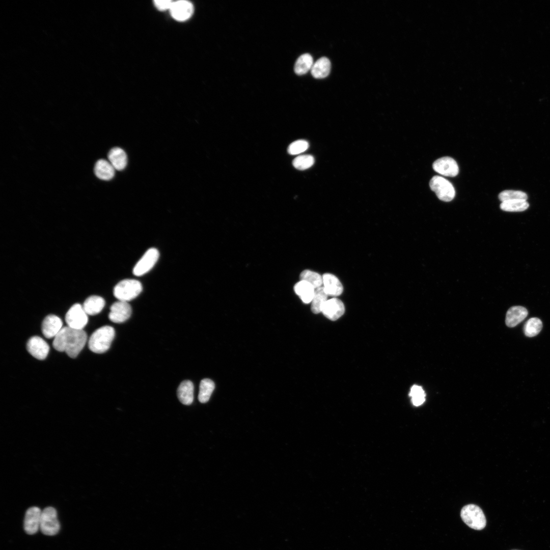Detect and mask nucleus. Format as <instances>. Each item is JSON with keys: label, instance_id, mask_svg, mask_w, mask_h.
I'll return each instance as SVG.
<instances>
[{"label": "nucleus", "instance_id": "0eeeda50", "mask_svg": "<svg viewBox=\"0 0 550 550\" xmlns=\"http://www.w3.org/2000/svg\"><path fill=\"white\" fill-rule=\"evenodd\" d=\"M65 320L68 327L75 329H83L88 321V315L82 305L75 304L67 312Z\"/></svg>", "mask_w": 550, "mask_h": 550}, {"label": "nucleus", "instance_id": "6ab92c4d", "mask_svg": "<svg viewBox=\"0 0 550 550\" xmlns=\"http://www.w3.org/2000/svg\"><path fill=\"white\" fill-rule=\"evenodd\" d=\"M115 169L112 164L106 160H98L94 167L95 175L100 179L109 180L115 175Z\"/></svg>", "mask_w": 550, "mask_h": 550}, {"label": "nucleus", "instance_id": "9b49d317", "mask_svg": "<svg viewBox=\"0 0 550 550\" xmlns=\"http://www.w3.org/2000/svg\"><path fill=\"white\" fill-rule=\"evenodd\" d=\"M433 170L441 175L449 177L456 176L459 172L456 161L450 157H443L436 160L432 164Z\"/></svg>", "mask_w": 550, "mask_h": 550}, {"label": "nucleus", "instance_id": "2f4dec72", "mask_svg": "<svg viewBox=\"0 0 550 550\" xmlns=\"http://www.w3.org/2000/svg\"><path fill=\"white\" fill-rule=\"evenodd\" d=\"M409 396L411 397L413 404L416 406L422 404L425 400V393L420 386L414 385L410 389Z\"/></svg>", "mask_w": 550, "mask_h": 550}, {"label": "nucleus", "instance_id": "b1692460", "mask_svg": "<svg viewBox=\"0 0 550 550\" xmlns=\"http://www.w3.org/2000/svg\"><path fill=\"white\" fill-rule=\"evenodd\" d=\"M313 64V59L311 54L307 53L302 54L298 57L295 63L294 72L298 75L305 74L311 70Z\"/></svg>", "mask_w": 550, "mask_h": 550}, {"label": "nucleus", "instance_id": "39448f33", "mask_svg": "<svg viewBox=\"0 0 550 550\" xmlns=\"http://www.w3.org/2000/svg\"><path fill=\"white\" fill-rule=\"evenodd\" d=\"M429 186L437 198L444 202L452 201L455 195V190L450 182L439 176H434L430 180Z\"/></svg>", "mask_w": 550, "mask_h": 550}, {"label": "nucleus", "instance_id": "1a4fd4ad", "mask_svg": "<svg viewBox=\"0 0 550 550\" xmlns=\"http://www.w3.org/2000/svg\"><path fill=\"white\" fill-rule=\"evenodd\" d=\"M131 312V306L127 302L118 300L112 305L108 318L114 323H122L130 317Z\"/></svg>", "mask_w": 550, "mask_h": 550}, {"label": "nucleus", "instance_id": "aec40b11", "mask_svg": "<svg viewBox=\"0 0 550 550\" xmlns=\"http://www.w3.org/2000/svg\"><path fill=\"white\" fill-rule=\"evenodd\" d=\"M194 384L190 380H184L181 382L177 389V396L179 401L186 405H190L194 400Z\"/></svg>", "mask_w": 550, "mask_h": 550}, {"label": "nucleus", "instance_id": "a878e982", "mask_svg": "<svg viewBox=\"0 0 550 550\" xmlns=\"http://www.w3.org/2000/svg\"><path fill=\"white\" fill-rule=\"evenodd\" d=\"M214 388V383L212 380L208 378L202 379L200 384L199 401L203 403L207 402L209 400Z\"/></svg>", "mask_w": 550, "mask_h": 550}, {"label": "nucleus", "instance_id": "f8f14e48", "mask_svg": "<svg viewBox=\"0 0 550 550\" xmlns=\"http://www.w3.org/2000/svg\"><path fill=\"white\" fill-rule=\"evenodd\" d=\"M42 511L36 506L29 508L25 514L23 527L29 535L35 534L40 529Z\"/></svg>", "mask_w": 550, "mask_h": 550}, {"label": "nucleus", "instance_id": "7ed1b4c3", "mask_svg": "<svg viewBox=\"0 0 550 550\" xmlns=\"http://www.w3.org/2000/svg\"><path fill=\"white\" fill-rule=\"evenodd\" d=\"M142 291L141 283L134 279H125L114 287V295L118 300L127 302L135 298Z\"/></svg>", "mask_w": 550, "mask_h": 550}, {"label": "nucleus", "instance_id": "473e14b6", "mask_svg": "<svg viewBox=\"0 0 550 550\" xmlns=\"http://www.w3.org/2000/svg\"><path fill=\"white\" fill-rule=\"evenodd\" d=\"M309 146L308 142L305 140H297L289 145L287 151L291 155L299 154L306 151Z\"/></svg>", "mask_w": 550, "mask_h": 550}, {"label": "nucleus", "instance_id": "72a5a7b5", "mask_svg": "<svg viewBox=\"0 0 550 550\" xmlns=\"http://www.w3.org/2000/svg\"><path fill=\"white\" fill-rule=\"evenodd\" d=\"M174 1L170 0H156L154 1L155 7L160 11L170 10Z\"/></svg>", "mask_w": 550, "mask_h": 550}, {"label": "nucleus", "instance_id": "c756f323", "mask_svg": "<svg viewBox=\"0 0 550 550\" xmlns=\"http://www.w3.org/2000/svg\"><path fill=\"white\" fill-rule=\"evenodd\" d=\"M498 197L501 202L508 201H527L528 199L526 193L513 190H504L499 194Z\"/></svg>", "mask_w": 550, "mask_h": 550}, {"label": "nucleus", "instance_id": "dca6fc26", "mask_svg": "<svg viewBox=\"0 0 550 550\" xmlns=\"http://www.w3.org/2000/svg\"><path fill=\"white\" fill-rule=\"evenodd\" d=\"M323 288L326 293L329 296L336 297L343 292V287L339 280L334 274L324 273L322 276Z\"/></svg>", "mask_w": 550, "mask_h": 550}, {"label": "nucleus", "instance_id": "4468645a", "mask_svg": "<svg viewBox=\"0 0 550 550\" xmlns=\"http://www.w3.org/2000/svg\"><path fill=\"white\" fill-rule=\"evenodd\" d=\"M170 11L172 16L175 19L184 21L192 15L194 7L191 3L186 1H174Z\"/></svg>", "mask_w": 550, "mask_h": 550}, {"label": "nucleus", "instance_id": "412c9836", "mask_svg": "<svg viewBox=\"0 0 550 550\" xmlns=\"http://www.w3.org/2000/svg\"><path fill=\"white\" fill-rule=\"evenodd\" d=\"M104 305L105 300L102 297L92 295L85 300L82 307L87 315H95L102 310Z\"/></svg>", "mask_w": 550, "mask_h": 550}, {"label": "nucleus", "instance_id": "4be33fe9", "mask_svg": "<svg viewBox=\"0 0 550 550\" xmlns=\"http://www.w3.org/2000/svg\"><path fill=\"white\" fill-rule=\"evenodd\" d=\"M331 64L326 57H321L314 64L311 70L312 76L315 78H323L327 76L331 71Z\"/></svg>", "mask_w": 550, "mask_h": 550}, {"label": "nucleus", "instance_id": "393cba45", "mask_svg": "<svg viewBox=\"0 0 550 550\" xmlns=\"http://www.w3.org/2000/svg\"><path fill=\"white\" fill-rule=\"evenodd\" d=\"M327 296L323 286L315 289L311 306V311L313 313L318 314L321 312L324 304L327 300Z\"/></svg>", "mask_w": 550, "mask_h": 550}, {"label": "nucleus", "instance_id": "423d86ee", "mask_svg": "<svg viewBox=\"0 0 550 550\" xmlns=\"http://www.w3.org/2000/svg\"><path fill=\"white\" fill-rule=\"evenodd\" d=\"M60 529V524L56 510L52 507L44 509L41 512L40 530L47 536L56 535Z\"/></svg>", "mask_w": 550, "mask_h": 550}, {"label": "nucleus", "instance_id": "20e7f679", "mask_svg": "<svg viewBox=\"0 0 550 550\" xmlns=\"http://www.w3.org/2000/svg\"><path fill=\"white\" fill-rule=\"evenodd\" d=\"M460 516L463 522L474 530H482L486 526L484 514L477 505L469 504L464 506L461 510Z\"/></svg>", "mask_w": 550, "mask_h": 550}, {"label": "nucleus", "instance_id": "bb28decb", "mask_svg": "<svg viewBox=\"0 0 550 550\" xmlns=\"http://www.w3.org/2000/svg\"><path fill=\"white\" fill-rule=\"evenodd\" d=\"M542 327V323L540 319L532 317L528 320L524 326L525 335L528 337H533L537 335Z\"/></svg>", "mask_w": 550, "mask_h": 550}, {"label": "nucleus", "instance_id": "5701e85b", "mask_svg": "<svg viewBox=\"0 0 550 550\" xmlns=\"http://www.w3.org/2000/svg\"><path fill=\"white\" fill-rule=\"evenodd\" d=\"M315 288L309 283L300 280L294 287V290L305 304L312 302L315 292Z\"/></svg>", "mask_w": 550, "mask_h": 550}, {"label": "nucleus", "instance_id": "c85d7f7f", "mask_svg": "<svg viewBox=\"0 0 550 550\" xmlns=\"http://www.w3.org/2000/svg\"><path fill=\"white\" fill-rule=\"evenodd\" d=\"M529 204L527 201H508L501 202L500 208L505 211H523L528 208Z\"/></svg>", "mask_w": 550, "mask_h": 550}, {"label": "nucleus", "instance_id": "cd10ccee", "mask_svg": "<svg viewBox=\"0 0 550 550\" xmlns=\"http://www.w3.org/2000/svg\"><path fill=\"white\" fill-rule=\"evenodd\" d=\"M300 280L306 281L311 284L315 289L321 287L323 284L322 276L317 272L306 269L300 274Z\"/></svg>", "mask_w": 550, "mask_h": 550}, {"label": "nucleus", "instance_id": "f3484780", "mask_svg": "<svg viewBox=\"0 0 550 550\" xmlns=\"http://www.w3.org/2000/svg\"><path fill=\"white\" fill-rule=\"evenodd\" d=\"M528 312L524 307L516 306L510 308L506 315L505 322L507 326L513 327L522 321L527 316Z\"/></svg>", "mask_w": 550, "mask_h": 550}, {"label": "nucleus", "instance_id": "2eb2a0df", "mask_svg": "<svg viewBox=\"0 0 550 550\" xmlns=\"http://www.w3.org/2000/svg\"><path fill=\"white\" fill-rule=\"evenodd\" d=\"M63 322L57 316L49 315L43 320L42 323V332L46 338H54L63 328Z\"/></svg>", "mask_w": 550, "mask_h": 550}, {"label": "nucleus", "instance_id": "6e6552de", "mask_svg": "<svg viewBox=\"0 0 550 550\" xmlns=\"http://www.w3.org/2000/svg\"><path fill=\"white\" fill-rule=\"evenodd\" d=\"M159 256L158 251L156 249H148L134 266L133 269V274L141 276L148 272L154 266Z\"/></svg>", "mask_w": 550, "mask_h": 550}, {"label": "nucleus", "instance_id": "a211bd4d", "mask_svg": "<svg viewBox=\"0 0 550 550\" xmlns=\"http://www.w3.org/2000/svg\"><path fill=\"white\" fill-rule=\"evenodd\" d=\"M107 157L109 162L116 170L121 171L127 165V155L125 151L119 147L112 148L109 151Z\"/></svg>", "mask_w": 550, "mask_h": 550}, {"label": "nucleus", "instance_id": "f03ea898", "mask_svg": "<svg viewBox=\"0 0 550 550\" xmlns=\"http://www.w3.org/2000/svg\"><path fill=\"white\" fill-rule=\"evenodd\" d=\"M115 336V329L108 325L102 326L94 331L88 341V346L92 352L102 353L110 347Z\"/></svg>", "mask_w": 550, "mask_h": 550}, {"label": "nucleus", "instance_id": "f257e3e1", "mask_svg": "<svg viewBox=\"0 0 550 550\" xmlns=\"http://www.w3.org/2000/svg\"><path fill=\"white\" fill-rule=\"evenodd\" d=\"M87 335L83 329L63 327L54 338L52 346L57 351L65 352L71 358H76L84 347Z\"/></svg>", "mask_w": 550, "mask_h": 550}, {"label": "nucleus", "instance_id": "7c9ffc66", "mask_svg": "<svg viewBox=\"0 0 550 550\" xmlns=\"http://www.w3.org/2000/svg\"><path fill=\"white\" fill-rule=\"evenodd\" d=\"M314 163V158L311 155H301L295 157L292 161L294 167L299 170H306Z\"/></svg>", "mask_w": 550, "mask_h": 550}, {"label": "nucleus", "instance_id": "ddd939ff", "mask_svg": "<svg viewBox=\"0 0 550 550\" xmlns=\"http://www.w3.org/2000/svg\"><path fill=\"white\" fill-rule=\"evenodd\" d=\"M344 312V304L336 297L328 299L324 304L321 311L327 318L332 321L339 319Z\"/></svg>", "mask_w": 550, "mask_h": 550}, {"label": "nucleus", "instance_id": "9d476101", "mask_svg": "<svg viewBox=\"0 0 550 550\" xmlns=\"http://www.w3.org/2000/svg\"><path fill=\"white\" fill-rule=\"evenodd\" d=\"M28 351L35 358L43 360L47 357L49 346L46 342L38 336L30 338L26 344Z\"/></svg>", "mask_w": 550, "mask_h": 550}]
</instances>
